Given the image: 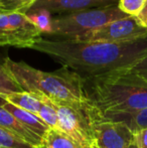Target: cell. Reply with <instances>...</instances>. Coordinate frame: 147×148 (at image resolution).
<instances>
[{
    "mask_svg": "<svg viewBox=\"0 0 147 148\" xmlns=\"http://www.w3.org/2000/svg\"><path fill=\"white\" fill-rule=\"evenodd\" d=\"M132 70H134L135 72H137L138 74H140L141 76L145 77L147 79V56L143 60H140Z\"/></svg>",
    "mask_w": 147,
    "mask_h": 148,
    "instance_id": "cell-22",
    "label": "cell"
},
{
    "mask_svg": "<svg viewBox=\"0 0 147 148\" xmlns=\"http://www.w3.org/2000/svg\"><path fill=\"white\" fill-rule=\"evenodd\" d=\"M146 0H119L118 7L129 16H136L142 11Z\"/></svg>",
    "mask_w": 147,
    "mask_h": 148,
    "instance_id": "cell-20",
    "label": "cell"
},
{
    "mask_svg": "<svg viewBox=\"0 0 147 148\" xmlns=\"http://www.w3.org/2000/svg\"><path fill=\"white\" fill-rule=\"evenodd\" d=\"M0 128L5 129V130L13 133L14 135L20 137L24 141L36 147H38L41 143V140H42V138L39 137L38 135L27 130L4 107H0Z\"/></svg>",
    "mask_w": 147,
    "mask_h": 148,
    "instance_id": "cell-10",
    "label": "cell"
},
{
    "mask_svg": "<svg viewBox=\"0 0 147 148\" xmlns=\"http://www.w3.org/2000/svg\"><path fill=\"white\" fill-rule=\"evenodd\" d=\"M136 18L139 20V22L142 24V25L146 27L147 26V0L145 2V5H144L143 9H142V11L136 16Z\"/></svg>",
    "mask_w": 147,
    "mask_h": 148,
    "instance_id": "cell-23",
    "label": "cell"
},
{
    "mask_svg": "<svg viewBox=\"0 0 147 148\" xmlns=\"http://www.w3.org/2000/svg\"><path fill=\"white\" fill-rule=\"evenodd\" d=\"M42 37L40 30L21 12H0V47L30 49Z\"/></svg>",
    "mask_w": 147,
    "mask_h": 148,
    "instance_id": "cell-6",
    "label": "cell"
},
{
    "mask_svg": "<svg viewBox=\"0 0 147 148\" xmlns=\"http://www.w3.org/2000/svg\"><path fill=\"white\" fill-rule=\"evenodd\" d=\"M4 108L8 110L27 130H29L30 132H34V134L38 135L41 138H43L44 135L47 133V131L51 129L36 114L22 110L16 106L12 105V104L8 103V102L4 106Z\"/></svg>",
    "mask_w": 147,
    "mask_h": 148,
    "instance_id": "cell-11",
    "label": "cell"
},
{
    "mask_svg": "<svg viewBox=\"0 0 147 148\" xmlns=\"http://www.w3.org/2000/svg\"><path fill=\"white\" fill-rule=\"evenodd\" d=\"M30 49L45 53L88 80L133 69L147 56V37L124 42L41 37Z\"/></svg>",
    "mask_w": 147,
    "mask_h": 148,
    "instance_id": "cell-1",
    "label": "cell"
},
{
    "mask_svg": "<svg viewBox=\"0 0 147 148\" xmlns=\"http://www.w3.org/2000/svg\"><path fill=\"white\" fill-rule=\"evenodd\" d=\"M147 37V27L143 26L134 16L114 20L95 30L82 34L73 35L65 40L104 41V42H124Z\"/></svg>",
    "mask_w": 147,
    "mask_h": 148,
    "instance_id": "cell-7",
    "label": "cell"
},
{
    "mask_svg": "<svg viewBox=\"0 0 147 148\" xmlns=\"http://www.w3.org/2000/svg\"><path fill=\"white\" fill-rule=\"evenodd\" d=\"M0 148H38L29 144L13 133L0 128Z\"/></svg>",
    "mask_w": 147,
    "mask_h": 148,
    "instance_id": "cell-18",
    "label": "cell"
},
{
    "mask_svg": "<svg viewBox=\"0 0 147 148\" xmlns=\"http://www.w3.org/2000/svg\"><path fill=\"white\" fill-rule=\"evenodd\" d=\"M38 148H83L80 144L57 129H49Z\"/></svg>",
    "mask_w": 147,
    "mask_h": 148,
    "instance_id": "cell-14",
    "label": "cell"
},
{
    "mask_svg": "<svg viewBox=\"0 0 147 148\" xmlns=\"http://www.w3.org/2000/svg\"><path fill=\"white\" fill-rule=\"evenodd\" d=\"M25 14L40 30L41 34L46 35L49 33L53 19V16L49 11L44 9H29Z\"/></svg>",
    "mask_w": 147,
    "mask_h": 148,
    "instance_id": "cell-17",
    "label": "cell"
},
{
    "mask_svg": "<svg viewBox=\"0 0 147 148\" xmlns=\"http://www.w3.org/2000/svg\"><path fill=\"white\" fill-rule=\"evenodd\" d=\"M51 103L59 116V130L83 148H92L95 125L102 118L100 111L90 101L82 103H55L51 101Z\"/></svg>",
    "mask_w": 147,
    "mask_h": 148,
    "instance_id": "cell-4",
    "label": "cell"
},
{
    "mask_svg": "<svg viewBox=\"0 0 147 148\" xmlns=\"http://www.w3.org/2000/svg\"><path fill=\"white\" fill-rule=\"evenodd\" d=\"M103 118L125 123L133 133H136L143 129H147V108L138 110V111L130 112V113L106 115L103 116Z\"/></svg>",
    "mask_w": 147,
    "mask_h": 148,
    "instance_id": "cell-13",
    "label": "cell"
},
{
    "mask_svg": "<svg viewBox=\"0 0 147 148\" xmlns=\"http://www.w3.org/2000/svg\"><path fill=\"white\" fill-rule=\"evenodd\" d=\"M6 59L7 57H2L0 53V94L1 95H8L12 93L23 92L17 84L15 79L12 77L10 72L6 66Z\"/></svg>",
    "mask_w": 147,
    "mask_h": 148,
    "instance_id": "cell-15",
    "label": "cell"
},
{
    "mask_svg": "<svg viewBox=\"0 0 147 148\" xmlns=\"http://www.w3.org/2000/svg\"><path fill=\"white\" fill-rule=\"evenodd\" d=\"M129 17L118 5L84 10L53 17L47 38H66L95 30L114 20Z\"/></svg>",
    "mask_w": 147,
    "mask_h": 148,
    "instance_id": "cell-5",
    "label": "cell"
},
{
    "mask_svg": "<svg viewBox=\"0 0 147 148\" xmlns=\"http://www.w3.org/2000/svg\"><path fill=\"white\" fill-rule=\"evenodd\" d=\"M37 0H0V12L26 13Z\"/></svg>",
    "mask_w": 147,
    "mask_h": 148,
    "instance_id": "cell-19",
    "label": "cell"
},
{
    "mask_svg": "<svg viewBox=\"0 0 147 148\" xmlns=\"http://www.w3.org/2000/svg\"><path fill=\"white\" fill-rule=\"evenodd\" d=\"M38 96L42 101V106H41L37 116L51 129H57L59 130V116H57V113L51 101L43 96Z\"/></svg>",
    "mask_w": 147,
    "mask_h": 148,
    "instance_id": "cell-16",
    "label": "cell"
},
{
    "mask_svg": "<svg viewBox=\"0 0 147 148\" xmlns=\"http://www.w3.org/2000/svg\"><path fill=\"white\" fill-rule=\"evenodd\" d=\"M6 66L24 92L40 95L55 103L88 102L84 80L74 71L62 66L55 72L37 70L24 62L7 57Z\"/></svg>",
    "mask_w": 147,
    "mask_h": 148,
    "instance_id": "cell-3",
    "label": "cell"
},
{
    "mask_svg": "<svg viewBox=\"0 0 147 148\" xmlns=\"http://www.w3.org/2000/svg\"><path fill=\"white\" fill-rule=\"evenodd\" d=\"M134 144V133L123 122L102 118L94 128L92 148H129Z\"/></svg>",
    "mask_w": 147,
    "mask_h": 148,
    "instance_id": "cell-8",
    "label": "cell"
},
{
    "mask_svg": "<svg viewBox=\"0 0 147 148\" xmlns=\"http://www.w3.org/2000/svg\"><path fill=\"white\" fill-rule=\"evenodd\" d=\"M146 27H147V26H146Z\"/></svg>",
    "mask_w": 147,
    "mask_h": 148,
    "instance_id": "cell-26",
    "label": "cell"
},
{
    "mask_svg": "<svg viewBox=\"0 0 147 148\" xmlns=\"http://www.w3.org/2000/svg\"><path fill=\"white\" fill-rule=\"evenodd\" d=\"M8 103L16 106L25 111L31 112L34 114H38L41 106H42V101L40 97L36 94H32L29 92H18V93H12L8 95H2Z\"/></svg>",
    "mask_w": 147,
    "mask_h": 148,
    "instance_id": "cell-12",
    "label": "cell"
},
{
    "mask_svg": "<svg viewBox=\"0 0 147 148\" xmlns=\"http://www.w3.org/2000/svg\"><path fill=\"white\" fill-rule=\"evenodd\" d=\"M84 88L103 116L147 108V79L132 69L84 80Z\"/></svg>",
    "mask_w": 147,
    "mask_h": 148,
    "instance_id": "cell-2",
    "label": "cell"
},
{
    "mask_svg": "<svg viewBox=\"0 0 147 148\" xmlns=\"http://www.w3.org/2000/svg\"><path fill=\"white\" fill-rule=\"evenodd\" d=\"M134 144L137 148H147V129L134 133Z\"/></svg>",
    "mask_w": 147,
    "mask_h": 148,
    "instance_id": "cell-21",
    "label": "cell"
},
{
    "mask_svg": "<svg viewBox=\"0 0 147 148\" xmlns=\"http://www.w3.org/2000/svg\"><path fill=\"white\" fill-rule=\"evenodd\" d=\"M6 104H7V100L0 94V107H4Z\"/></svg>",
    "mask_w": 147,
    "mask_h": 148,
    "instance_id": "cell-24",
    "label": "cell"
},
{
    "mask_svg": "<svg viewBox=\"0 0 147 148\" xmlns=\"http://www.w3.org/2000/svg\"><path fill=\"white\" fill-rule=\"evenodd\" d=\"M119 0H37L30 9H44L51 15H64L95 8L118 5Z\"/></svg>",
    "mask_w": 147,
    "mask_h": 148,
    "instance_id": "cell-9",
    "label": "cell"
},
{
    "mask_svg": "<svg viewBox=\"0 0 147 148\" xmlns=\"http://www.w3.org/2000/svg\"><path fill=\"white\" fill-rule=\"evenodd\" d=\"M129 148H137V146H136L135 144H133V145H131V146H130Z\"/></svg>",
    "mask_w": 147,
    "mask_h": 148,
    "instance_id": "cell-25",
    "label": "cell"
}]
</instances>
